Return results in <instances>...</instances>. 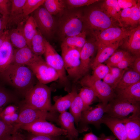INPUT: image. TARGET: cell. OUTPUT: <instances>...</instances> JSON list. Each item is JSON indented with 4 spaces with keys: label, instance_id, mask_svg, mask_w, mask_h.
I'll list each match as a JSON object with an SVG mask.
<instances>
[{
    "label": "cell",
    "instance_id": "obj_1",
    "mask_svg": "<svg viewBox=\"0 0 140 140\" xmlns=\"http://www.w3.org/2000/svg\"><path fill=\"white\" fill-rule=\"evenodd\" d=\"M0 78L24 97L37 83L36 78L28 66L13 64L0 73Z\"/></svg>",
    "mask_w": 140,
    "mask_h": 140
},
{
    "label": "cell",
    "instance_id": "obj_2",
    "mask_svg": "<svg viewBox=\"0 0 140 140\" xmlns=\"http://www.w3.org/2000/svg\"><path fill=\"white\" fill-rule=\"evenodd\" d=\"M60 16L57 22L56 31L62 40L78 34L83 30V15L77 8H67Z\"/></svg>",
    "mask_w": 140,
    "mask_h": 140
},
{
    "label": "cell",
    "instance_id": "obj_3",
    "mask_svg": "<svg viewBox=\"0 0 140 140\" xmlns=\"http://www.w3.org/2000/svg\"><path fill=\"white\" fill-rule=\"evenodd\" d=\"M51 91V88L38 81L26 93L23 102L35 109L50 112Z\"/></svg>",
    "mask_w": 140,
    "mask_h": 140
},
{
    "label": "cell",
    "instance_id": "obj_4",
    "mask_svg": "<svg viewBox=\"0 0 140 140\" xmlns=\"http://www.w3.org/2000/svg\"><path fill=\"white\" fill-rule=\"evenodd\" d=\"M56 113L37 109L23 102L19 104V110L17 120L14 126L13 134L18 131L23 126L35 121L48 120L57 121Z\"/></svg>",
    "mask_w": 140,
    "mask_h": 140
},
{
    "label": "cell",
    "instance_id": "obj_5",
    "mask_svg": "<svg viewBox=\"0 0 140 140\" xmlns=\"http://www.w3.org/2000/svg\"><path fill=\"white\" fill-rule=\"evenodd\" d=\"M83 28L89 30L92 33L113 27L110 17L96 7L89 9L83 15Z\"/></svg>",
    "mask_w": 140,
    "mask_h": 140
},
{
    "label": "cell",
    "instance_id": "obj_6",
    "mask_svg": "<svg viewBox=\"0 0 140 140\" xmlns=\"http://www.w3.org/2000/svg\"><path fill=\"white\" fill-rule=\"evenodd\" d=\"M61 57L68 77L76 81L80 78V52L81 49L61 44Z\"/></svg>",
    "mask_w": 140,
    "mask_h": 140
},
{
    "label": "cell",
    "instance_id": "obj_7",
    "mask_svg": "<svg viewBox=\"0 0 140 140\" xmlns=\"http://www.w3.org/2000/svg\"><path fill=\"white\" fill-rule=\"evenodd\" d=\"M82 86L91 88L102 103L106 106L115 96L114 90L103 80L96 79L92 75L86 74L79 81Z\"/></svg>",
    "mask_w": 140,
    "mask_h": 140
},
{
    "label": "cell",
    "instance_id": "obj_8",
    "mask_svg": "<svg viewBox=\"0 0 140 140\" xmlns=\"http://www.w3.org/2000/svg\"><path fill=\"white\" fill-rule=\"evenodd\" d=\"M32 71L38 81L46 84L59 79L57 72L42 58L37 56L33 61L26 65Z\"/></svg>",
    "mask_w": 140,
    "mask_h": 140
},
{
    "label": "cell",
    "instance_id": "obj_9",
    "mask_svg": "<svg viewBox=\"0 0 140 140\" xmlns=\"http://www.w3.org/2000/svg\"><path fill=\"white\" fill-rule=\"evenodd\" d=\"M140 111L139 103L132 104L125 100L114 98L106 105L105 113L112 117L122 118L131 113L140 115Z\"/></svg>",
    "mask_w": 140,
    "mask_h": 140
},
{
    "label": "cell",
    "instance_id": "obj_10",
    "mask_svg": "<svg viewBox=\"0 0 140 140\" xmlns=\"http://www.w3.org/2000/svg\"><path fill=\"white\" fill-rule=\"evenodd\" d=\"M106 106L101 102L97 104L95 107H90L82 111L77 129L79 132L87 131L89 124L94 125L99 128L102 119L105 113Z\"/></svg>",
    "mask_w": 140,
    "mask_h": 140
},
{
    "label": "cell",
    "instance_id": "obj_11",
    "mask_svg": "<svg viewBox=\"0 0 140 140\" xmlns=\"http://www.w3.org/2000/svg\"><path fill=\"white\" fill-rule=\"evenodd\" d=\"M42 6L34 12L33 16L42 34L50 38L56 31L57 22L53 15Z\"/></svg>",
    "mask_w": 140,
    "mask_h": 140
},
{
    "label": "cell",
    "instance_id": "obj_12",
    "mask_svg": "<svg viewBox=\"0 0 140 140\" xmlns=\"http://www.w3.org/2000/svg\"><path fill=\"white\" fill-rule=\"evenodd\" d=\"M132 30L123 28L111 27L102 31L92 33L94 37L97 46L112 44L128 37Z\"/></svg>",
    "mask_w": 140,
    "mask_h": 140
},
{
    "label": "cell",
    "instance_id": "obj_13",
    "mask_svg": "<svg viewBox=\"0 0 140 140\" xmlns=\"http://www.w3.org/2000/svg\"><path fill=\"white\" fill-rule=\"evenodd\" d=\"M20 129L32 134L53 136H67L66 131L46 120L38 121L21 127Z\"/></svg>",
    "mask_w": 140,
    "mask_h": 140
},
{
    "label": "cell",
    "instance_id": "obj_14",
    "mask_svg": "<svg viewBox=\"0 0 140 140\" xmlns=\"http://www.w3.org/2000/svg\"><path fill=\"white\" fill-rule=\"evenodd\" d=\"M44 54L46 62L58 73V79L62 83L66 82L68 81V78L66 74L62 58L46 40Z\"/></svg>",
    "mask_w": 140,
    "mask_h": 140
},
{
    "label": "cell",
    "instance_id": "obj_15",
    "mask_svg": "<svg viewBox=\"0 0 140 140\" xmlns=\"http://www.w3.org/2000/svg\"><path fill=\"white\" fill-rule=\"evenodd\" d=\"M96 47L95 39H91L86 41L81 48L80 52V78L86 75L91 67V59Z\"/></svg>",
    "mask_w": 140,
    "mask_h": 140
},
{
    "label": "cell",
    "instance_id": "obj_16",
    "mask_svg": "<svg viewBox=\"0 0 140 140\" xmlns=\"http://www.w3.org/2000/svg\"><path fill=\"white\" fill-rule=\"evenodd\" d=\"M101 123L110 130L118 140H128L125 126L121 118L105 114L102 119Z\"/></svg>",
    "mask_w": 140,
    "mask_h": 140
},
{
    "label": "cell",
    "instance_id": "obj_17",
    "mask_svg": "<svg viewBox=\"0 0 140 140\" xmlns=\"http://www.w3.org/2000/svg\"><path fill=\"white\" fill-rule=\"evenodd\" d=\"M139 114H132L121 118L124 124L128 140H140Z\"/></svg>",
    "mask_w": 140,
    "mask_h": 140
},
{
    "label": "cell",
    "instance_id": "obj_18",
    "mask_svg": "<svg viewBox=\"0 0 140 140\" xmlns=\"http://www.w3.org/2000/svg\"><path fill=\"white\" fill-rule=\"evenodd\" d=\"M121 44V41H120L109 45L97 46V53L92 62L91 68L93 69L98 64L104 62Z\"/></svg>",
    "mask_w": 140,
    "mask_h": 140
},
{
    "label": "cell",
    "instance_id": "obj_19",
    "mask_svg": "<svg viewBox=\"0 0 140 140\" xmlns=\"http://www.w3.org/2000/svg\"><path fill=\"white\" fill-rule=\"evenodd\" d=\"M116 98L132 104L139 103L140 101V81L123 89H116Z\"/></svg>",
    "mask_w": 140,
    "mask_h": 140
},
{
    "label": "cell",
    "instance_id": "obj_20",
    "mask_svg": "<svg viewBox=\"0 0 140 140\" xmlns=\"http://www.w3.org/2000/svg\"><path fill=\"white\" fill-rule=\"evenodd\" d=\"M9 32L0 48V73L11 64L14 52L13 47L9 38Z\"/></svg>",
    "mask_w": 140,
    "mask_h": 140
},
{
    "label": "cell",
    "instance_id": "obj_21",
    "mask_svg": "<svg viewBox=\"0 0 140 140\" xmlns=\"http://www.w3.org/2000/svg\"><path fill=\"white\" fill-rule=\"evenodd\" d=\"M58 121L61 128L67 131V136L70 139L78 137L79 132L74 125V119L69 112L66 111L60 113Z\"/></svg>",
    "mask_w": 140,
    "mask_h": 140
},
{
    "label": "cell",
    "instance_id": "obj_22",
    "mask_svg": "<svg viewBox=\"0 0 140 140\" xmlns=\"http://www.w3.org/2000/svg\"><path fill=\"white\" fill-rule=\"evenodd\" d=\"M37 56L28 46L14 50L11 64L26 66L32 62Z\"/></svg>",
    "mask_w": 140,
    "mask_h": 140
},
{
    "label": "cell",
    "instance_id": "obj_23",
    "mask_svg": "<svg viewBox=\"0 0 140 140\" xmlns=\"http://www.w3.org/2000/svg\"><path fill=\"white\" fill-rule=\"evenodd\" d=\"M128 37L129 39L124 44V47L134 56H140V26L132 30L131 32Z\"/></svg>",
    "mask_w": 140,
    "mask_h": 140
},
{
    "label": "cell",
    "instance_id": "obj_24",
    "mask_svg": "<svg viewBox=\"0 0 140 140\" xmlns=\"http://www.w3.org/2000/svg\"><path fill=\"white\" fill-rule=\"evenodd\" d=\"M77 92L75 88L74 87L71 91L65 96L60 97L52 105L51 111L52 113H60L66 111L69 109L73 99Z\"/></svg>",
    "mask_w": 140,
    "mask_h": 140
},
{
    "label": "cell",
    "instance_id": "obj_25",
    "mask_svg": "<svg viewBox=\"0 0 140 140\" xmlns=\"http://www.w3.org/2000/svg\"><path fill=\"white\" fill-rule=\"evenodd\" d=\"M23 27L19 26L10 31H9V39L13 47L17 49L27 46L23 33Z\"/></svg>",
    "mask_w": 140,
    "mask_h": 140
},
{
    "label": "cell",
    "instance_id": "obj_26",
    "mask_svg": "<svg viewBox=\"0 0 140 140\" xmlns=\"http://www.w3.org/2000/svg\"><path fill=\"white\" fill-rule=\"evenodd\" d=\"M43 6L51 15H61L67 8L65 0H45Z\"/></svg>",
    "mask_w": 140,
    "mask_h": 140
},
{
    "label": "cell",
    "instance_id": "obj_27",
    "mask_svg": "<svg viewBox=\"0 0 140 140\" xmlns=\"http://www.w3.org/2000/svg\"><path fill=\"white\" fill-rule=\"evenodd\" d=\"M128 69L124 73L115 90L124 89L140 81V74L132 69Z\"/></svg>",
    "mask_w": 140,
    "mask_h": 140
},
{
    "label": "cell",
    "instance_id": "obj_28",
    "mask_svg": "<svg viewBox=\"0 0 140 140\" xmlns=\"http://www.w3.org/2000/svg\"><path fill=\"white\" fill-rule=\"evenodd\" d=\"M46 40L40 31L37 30L32 40L30 48L35 55L41 56L45 51Z\"/></svg>",
    "mask_w": 140,
    "mask_h": 140
},
{
    "label": "cell",
    "instance_id": "obj_29",
    "mask_svg": "<svg viewBox=\"0 0 140 140\" xmlns=\"http://www.w3.org/2000/svg\"><path fill=\"white\" fill-rule=\"evenodd\" d=\"M83 109L82 100L77 92L75 95L69 108V113L73 117L75 123L78 126Z\"/></svg>",
    "mask_w": 140,
    "mask_h": 140
},
{
    "label": "cell",
    "instance_id": "obj_30",
    "mask_svg": "<svg viewBox=\"0 0 140 140\" xmlns=\"http://www.w3.org/2000/svg\"><path fill=\"white\" fill-rule=\"evenodd\" d=\"M37 26L32 16L29 17L23 27V32L26 39L27 46L30 48L33 38L37 31Z\"/></svg>",
    "mask_w": 140,
    "mask_h": 140
},
{
    "label": "cell",
    "instance_id": "obj_31",
    "mask_svg": "<svg viewBox=\"0 0 140 140\" xmlns=\"http://www.w3.org/2000/svg\"><path fill=\"white\" fill-rule=\"evenodd\" d=\"M86 31L83 30L79 34L65 38L62 44L81 49L86 41Z\"/></svg>",
    "mask_w": 140,
    "mask_h": 140
},
{
    "label": "cell",
    "instance_id": "obj_32",
    "mask_svg": "<svg viewBox=\"0 0 140 140\" xmlns=\"http://www.w3.org/2000/svg\"><path fill=\"white\" fill-rule=\"evenodd\" d=\"M82 86L78 94L83 103V111L90 107V106L97 96L95 92L91 88L88 86Z\"/></svg>",
    "mask_w": 140,
    "mask_h": 140
},
{
    "label": "cell",
    "instance_id": "obj_33",
    "mask_svg": "<svg viewBox=\"0 0 140 140\" xmlns=\"http://www.w3.org/2000/svg\"><path fill=\"white\" fill-rule=\"evenodd\" d=\"M10 1L11 8L8 24L11 21L18 19L21 15L23 16V7L26 0H12Z\"/></svg>",
    "mask_w": 140,
    "mask_h": 140
},
{
    "label": "cell",
    "instance_id": "obj_34",
    "mask_svg": "<svg viewBox=\"0 0 140 140\" xmlns=\"http://www.w3.org/2000/svg\"><path fill=\"white\" fill-rule=\"evenodd\" d=\"M130 55L128 51L123 50L115 51L104 63L108 66L115 67L124 58Z\"/></svg>",
    "mask_w": 140,
    "mask_h": 140
},
{
    "label": "cell",
    "instance_id": "obj_35",
    "mask_svg": "<svg viewBox=\"0 0 140 140\" xmlns=\"http://www.w3.org/2000/svg\"><path fill=\"white\" fill-rule=\"evenodd\" d=\"M17 99L16 94L0 87V108H3L8 103L16 102Z\"/></svg>",
    "mask_w": 140,
    "mask_h": 140
},
{
    "label": "cell",
    "instance_id": "obj_36",
    "mask_svg": "<svg viewBox=\"0 0 140 140\" xmlns=\"http://www.w3.org/2000/svg\"><path fill=\"white\" fill-rule=\"evenodd\" d=\"M45 0H26L23 7L24 16H28L42 5Z\"/></svg>",
    "mask_w": 140,
    "mask_h": 140
},
{
    "label": "cell",
    "instance_id": "obj_37",
    "mask_svg": "<svg viewBox=\"0 0 140 140\" xmlns=\"http://www.w3.org/2000/svg\"><path fill=\"white\" fill-rule=\"evenodd\" d=\"M92 69L93 72L92 75L94 78L99 80H103L109 72V67L102 63L98 64Z\"/></svg>",
    "mask_w": 140,
    "mask_h": 140
},
{
    "label": "cell",
    "instance_id": "obj_38",
    "mask_svg": "<svg viewBox=\"0 0 140 140\" xmlns=\"http://www.w3.org/2000/svg\"><path fill=\"white\" fill-rule=\"evenodd\" d=\"M14 126L0 120V140H5L13 134Z\"/></svg>",
    "mask_w": 140,
    "mask_h": 140
},
{
    "label": "cell",
    "instance_id": "obj_39",
    "mask_svg": "<svg viewBox=\"0 0 140 140\" xmlns=\"http://www.w3.org/2000/svg\"><path fill=\"white\" fill-rule=\"evenodd\" d=\"M131 15L128 25L133 26L140 23V1H138L137 4L131 7Z\"/></svg>",
    "mask_w": 140,
    "mask_h": 140
},
{
    "label": "cell",
    "instance_id": "obj_40",
    "mask_svg": "<svg viewBox=\"0 0 140 140\" xmlns=\"http://www.w3.org/2000/svg\"><path fill=\"white\" fill-rule=\"evenodd\" d=\"M98 0H66L67 8L75 9L81 6H88L98 2Z\"/></svg>",
    "mask_w": 140,
    "mask_h": 140
},
{
    "label": "cell",
    "instance_id": "obj_41",
    "mask_svg": "<svg viewBox=\"0 0 140 140\" xmlns=\"http://www.w3.org/2000/svg\"><path fill=\"white\" fill-rule=\"evenodd\" d=\"M103 6L106 12H105L110 17H111L117 21L120 25L122 26L120 19L121 11L120 8H117L114 7L105 5L103 4Z\"/></svg>",
    "mask_w": 140,
    "mask_h": 140
},
{
    "label": "cell",
    "instance_id": "obj_42",
    "mask_svg": "<svg viewBox=\"0 0 140 140\" xmlns=\"http://www.w3.org/2000/svg\"><path fill=\"white\" fill-rule=\"evenodd\" d=\"M10 0H0V14L3 19L8 22L10 13L9 9Z\"/></svg>",
    "mask_w": 140,
    "mask_h": 140
},
{
    "label": "cell",
    "instance_id": "obj_43",
    "mask_svg": "<svg viewBox=\"0 0 140 140\" xmlns=\"http://www.w3.org/2000/svg\"><path fill=\"white\" fill-rule=\"evenodd\" d=\"M59 137L37 135L28 133L25 136V140H59Z\"/></svg>",
    "mask_w": 140,
    "mask_h": 140
},
{
    "label": "cell",
    "instance_id": "obj_44",
    "mask_svg": "<svg viewBox=\"0 0 140 140\" xmlns=\"http://www.w3.org/2000/svg\"><path fill=\"white\" fill-rule=\"evenodd\" d=\"M108 66L109 68V72L117 84L122 78L124 73L127 69H122L116 67Z\"/></svg>",
    "mask_w": 140,
    "mask_h": 140
},
{
    "label": "cell",
    "instance_id": "obj_45",
    "mask_svg": "<svg viewBox=\"0 0 140 140\" xmlns=\"http://www.w3.org/2000/svg\"><path fill=\"white\" fill-rule=\"evenodd\" d=\"M136 56L131 55L126 57L118 64L115 67L120 69H128L134 61Z\"/></svg>",
    "mask_w": 140,
    "mask_h": 140
},
{
    "label": "cell",
    "instance_id": "obj_46",
    "mask_svg": "<svg viewBox=\"0 0 140 140\" xmlns=\"http://www.w3.org/2000/svg\"><path fill=\"white\" fill-rule=\"evenodd\" d=\"M19 110V104L18 106L11 105L3 109L0 114V117L4 115L12 114L18 112Z\"/></svg>",
    "mask_w": 140,
    "mask_h": 140
},
{
    "label": "cell",
    "instance_id": "obj_47",
    "mask_svg": "<svg viewBox=\"0 0 140 140\" xmlns=\"http://www.w3.org/2000/svg\"><path fill=\"white\" fill-rule=\"evenodd\" d=\"M117 1L120 8L123 9L131 8L136 5L138 1L135 0H118Z\"/></svg>",
    "mask_w": 140,
    "mask_h": 140
},
{
    "label": "cell",
    "instance_id": "obj_48",
    "mask_svg": "<svg viewBox=\"0 0 140 140\" xmlns=\"http://www.w3.org/2000/svg\"><path fill=\"white\" fill-rule=\"evenodd\" d=\"M131 13V8L123 9L121 11L120 19L121 22H123L128 25L130 18Z\"/></svg>",
    "mask_w": 140,
    "mask_h": 140
},
{
    "label": "cell",
    "instance_id": "obj_49",
    "mask_svg": "<svg viewBox=\"0 0 140 140\" xmlns=\"http://www.w3.org/2000/svg\"><path fill=\"white\" fill-rule=\"evenodd\" d=\"M130 67L133 70L140 74V57H136L134 61Z\"/></svg>",
    "mask_w": 140,
    "mask_h": 140
},
{
    "label": "cell",
    "instance_id": "obj_50",
    "mask_svg": "<svg viewBox=\"0 0 140 140\" xmlns=\"http://www.w3.org/2000/svg\"><path fill=\"white\" fill-rule=\"evenodd\" d=\"M105 137L104 135L99 137L90 132L85 134L82 140H103Z\"/></svg>",
    "mask_w": 140,
    "mask_h": 140
},
{
    "label": "cell",
    "instance_id": "obj_51",
    "mask_svg": "<svg viewBox=\"0 0 140 140\" xmlns=\"http://www.w3.org/2000/svg\"><path fill=\"white\" fill-rule=\"evenodd\" d=\"M5 140H25V139L24 136L18 131Z\"/></svg>",
    "mask_w": 140,
    "mask_h": 140
},
{
    "label": "cell",
    "instance_id": "obj_52",
    "mask_svg": "<svg viewBox=\"0 0 140 140\" xmlns=\"http://www.w3.org/2000/svg\"><path fill=\"white\" fill-rule=\"evenodd\" d=\"M8 22L4 20L0 14V36L3 34L7 25Z\"/></svg>",
    "mask_w": 140,
    "mask_h": 140
},
{
    "label": "cell",
    "instance_id": "obj_53",
    "mask_svg": "<svg viewBox=\"0 0 140 140\" xmlns=\"http://www.w3.org/2000/svg\"><path fill=\"white\" fill-rule=\"evenodd\" d=\"M8 30H5L3 34L0 36V48L8 34Z\"/></svg>",
    "mask_w": 140,
    "mask_h": 140
},
{
    "label": "cell",
    "instance_id": "obj_54",
    "mask_svg": "<svg viewBox=\"0 0 140 140\" xmlns=\"http://www.w3.org/2000/svg\"><path fill=\"white\" fill-rule=\"evenodd\" d=\"M3 110V108H0V114L1 113L2 111ZM1 119L0 117V120Z\"/></svg>",
    "mask_w": 140,
    "mask_h": 140
}]
</instances>
